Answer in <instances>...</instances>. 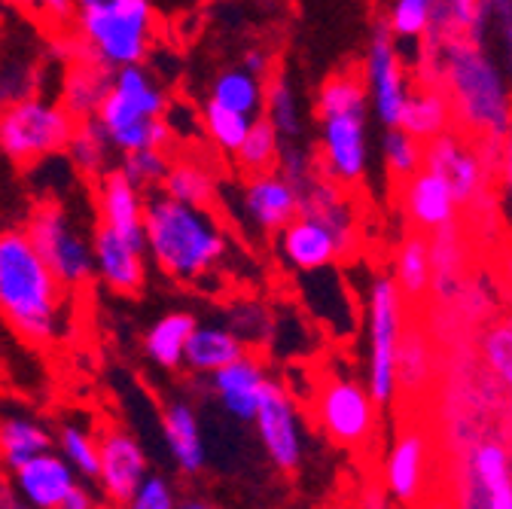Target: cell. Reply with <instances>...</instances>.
I'll return each mask as SVG.
<instances>
[{
    "instance_id": "18",
    "label": "cell",
    "mask_w": 512,
    "mask_h": 509,
    "mask_svg": "<svg viewBox=\"0 0 512 509\" xmlns=\"http://www.w3.org/2000/svg\"><path fill=\"white\" fill-rule=\"evenodd\" d=\"M98 208L101 223L110 226L116 235L132 241L135 247L147 250L144 241V196L141 189L122 174V168H107L98 177Z\"/></svg>"
},
{
    "instance_id": "21",
    "label": "cell",
    "mask_w": 512,
    "mask_h": 509,
    "mask_svg": "<svg viewBox=\"0 0 512 509\" xmlns=\"http://www.w3.org/2000/svg\"><path fill=\"white\" fill-rule=\"evenodd\" d=\"M278 250L290 269L296 272H324L339 260V244L333 232L311 217H293L278 232Z\"/></svg>"
},
{
    "instance_id": "5",
    "label": "cell",
    "mask_w": 512,
    "mask_h": 509,
    "mask_svg": "<svg viewBox=\"0 0 512 509\" xmlns=\"http://www.w3.org/2000/svg\"><path fill=\"white\" fill-rule=\"evenodd\" d=\"M77 34L83 40V58L98 61L107 71L141 65L153 34V10L147 0L83 7L77 10Z\"/></svg>"
},
{
    "instance_id": "8",
    "label": "cell",
    "mask_w": 512,
    "mask_h": 509,
    "mask_svg": "<svg viewBox=\"0 0 512 509\" xmlns=\"http://www.w3.org/2000/svg\"><path fill=\"white\" fill-rule=\"evenodd\" d=\"M77 119L37 95L0 110V153L16 165H34L68 147Z\"/></svg>"
},
{
    "instance_id": "25",
    "label": "cell",
    "mask_w": 512,
    "mask_h": 509,
    "mask_svg": "<svg viewBox=\"0 0 512 509\" xmlns=\"http://www.w3.org/2000/svg\"><path fill=\"white\" fill-rule=\"evenodd\" d=\"M74 482V467L52 452H40L22 467H16V485L25 494V500L37 509H58V503L74 488Z\"/></svg>"
},
{
    "instance_id": "6",
    "label": "cell",
    "mask_w": 512,
    "mask_h": 509,
    "mask_svg": "<svg viewBox=\"0 0 512 509\" xmlns=\"http://www.w3.org/2000/svg\"><path fill=\"white\" fill-rule=\"evenodd\" d=\"M500 141H476L458 129L424 144V168L452 186L458 208H494V165Z\"/></svg>"
},
{
    "instance_id": "17",
    "label": "cell",
    "mask_w": 512,
    "mask_h": 509,
    "mask_svg": "<svg viewBox=\"0 0 512 509\" xmlns=\"http://www.w3.org/2000/svg\"><path fill=\"white\" fill-rule=\"evenodd\" d=\"M241 208L256 229L272 235L281 232L299 214V196L278 171H263L250 174V180L244 183Z\"/></svg>"
},
{
    "instance_id": "55",
    "label": "cell",
    "mask_w": 512,
    "mask_h": 509,
    "mask_svg": "<svg viewBox=\"0 0 512 509\" xmlns=\"http://www.w3.org/2000/svg\"><path fill=\"white\" fill-rule=\"evenodd\" d=\"M366 509H391V503L384 500L381 494H369V500H366Z\"/></svg>"
},
{
    "instance_id": "13",
    "label": "cell",
    "mask_w": 512,
    "mask_h": 509,
    "mask_svg": "<svg viewBox=\"0 0 512 509\" xmlns=\"http://www.w3.org/2000/svg\"><path fill=\"white\" fill-rule=\"evenodd\" d=\"M260 433V442L269 455V461L284 470L293 473L302 464V424H299V412L290 400V394L278 385V381H266L260 406H256V415L250 421Z\"/></svg>"
},
{
    "instance_id": "37",
    "label": "cell",
    "mask_w": 512,
    "mask_h": 509,
    "mask_svg": "<svg viewBox=\"0 0 512 509\" xmlns=\"http://www.w3.org/2000/svg\"><path fill=\"white\" fill-rule=\"evenodd\" d=\"M381 156H384V168H388V174L394 180H406L418 168H424V144L418 138H412L406 129H400V125L384 129Z\"/></svg>"
},
{
    "instance_id": "54",
    "label": "cell",
    "mask_w": 512,
    "mask_h": 509,
    "mask_svg": "<svg viewBox=\"0 0 512 509\" xmlns=\"http://www.w3.org/2000/svg\"><path fill=\"white\" fill-rule=\"evenodd\" d=\"M7 4L22 10V13H37L40 10V0H7Z\"/></svg>"
},
{
    "instance_id": "28",
    "label": "cell",
    "mask_w": 512,
    "mask_h": 509,
    "mask_svg": "<svg viewBox=\"0 0 512 509\" xmlns=\"http://www.w3.org/2000/svg\"><path fill=\"white\" fill-rule=\"evenodd\" d=\"M110 80L113 71H107L98 61L89 58L74 61V65H68V74H64L61 83V107L74 119H92L110 92Z\"/></svg>"
},
{
    "instance_id": "32",
    "label": "cell",
    "mask_w": 512,
    "mask_h": 509,
    "mask_svg": "<svg viewBox=\"0 0 512 509\" xmlns=\"http://www.w3.org/2000/svg\"><path fill=\"white\" fill-rule=\"evenodd\" d=\"M68 156H71V165L83 174V177H101L107 171V162H110V141L104 135V129L98 125V119H77L74 132H71V141H68Z\"/></svg>"
},
{
    "instance_id": "53",
    "label": "cell",
    "mask_w": 512,
    "mask_h": 509,
    "mask_svg": "<svg viewBox=\"0 0 512 509\" xmlns=\"http://www.w3.org/2000/svg\"><path fill=\"white\" fill-rule=\"evenodd\" d=\"M500 272H503V278H506L509 287H512V238L506 241V247H503V253H500Z\"/></svg>"
},
{
    "instance_id": "20",
    "label": "cell",
    "mask_w": 512,
    "mask_h": 509,
    "mask_svg": "<svg viewBox=\"0 0 512 509\" xmlns=\"http://www.w3.org/2000/svg\"><path fill=\"white\" fill-rule=\"evenodd\" d=\"M147 476V458L128 433H107L98 442V479L110 500L125 503Z\"/></svg>"
},
{
    "instance_id": "56",
    "label": "cell",
    "mask_w": 512,
    "mask_h": 509,
    "mask_svg": "<svg viewBox=\"0 0 512 509\" xmlns=\"http://www.w3.org/2000/svg\"><path fill=\"white\" fill-rule=\"evenodd\" d=\"M101 4H113V0H74L77 10H83V7H101Z\"/></svg>"
},
{
    "instance_id": "10",
    "label": "cell",
    "mask_w": 512,
    "mask_h": 509,
    "mask_svg": "<svg viewBox=\"0 0 512 509\" xmlns=\"http://www.w3.org/2000/svg\"><path fill=\"white\" fill-rule=\"evenodd\" d=\"M363 86H366L369 107L384 129L400 125V113H403V104H406V95L412 86H409V77L403 68L397 37L391 34L388 25H384V19H378V25L372 28L369 46H366Z\"/></svg>"
},
{
    "instance_id": "46",
    "label": "cell",
    "mask_w": 512,
    "mask_h": 509,
    "mask_svg": "<svg viewBox=\"0 0 512 509\" xmlns=\"http://www.w3.org/2000/svg\"><path fill=\"white\" fill-rule=\"evenodd\" d=\"M494 186H497V199H500V208L512 226V119L506 125V132L500 138V147H497V165H494Z\"/></svg>"
},
{
    "instance_id": "2",
    "label": "cell",
    "mask_w": 512,
    "mask_h": 509,
    "mask_svg": "<svg viewBox=\"0 0 512 509\" xmlns=\"http://www.w3.org/2000/svg\"><path fill=\"white\" fill-rule=\"evenodd\" d=\"M64 287L49 272L25 229L0 232V314L31 339L52 342L61 333Z\"/></svg>"
},
{
    "instance_id": "45",
    "label": "cell",
    "mask_w": 512,
    "mask_h": 509,
    "mask_svg": "<svg viewBox=\"0 0 512 509\" xmlns=\"http://www.w3.org/2000/svg\"><path fill=\"white\" fill-rule=\"evenodd\" d=\"M125 503H128V509H177L174 488L156 473H147L144 482L132 491V497Z\"/></svg>"
},
{
    "instance_id": "11",
    "label": "cell",
    "mask_w": 512,
    "mask_h": 509,
    "mask_svg": "<svg viewBox=\"0 0 512 509\" xmlns=\"http://www.w3.org/2000/svg\"><path fill=\"white\" fill-rule=\"evenodd\" d=\"M317 165L339 186H357L369 168L366 110H342L320 116Z\"/></svg>"
},
{
    "instance_id": "14",
    "label": "cell",
    "mask_w": 512,
    "mask_h": 509,
    "mask_svg": "<svg viewBox=\"0 0 512 509\" xmlns=\"http://www.w3.org/2000/svg\"><path fill=\"white\" fill-rule=\"evenodd\" d=\"M400 208L421 235H436L455 226L461 214L452 186L430 168H418L412 177L400 180Z\"/></svg>"
},
{
    "instance_id": "38",
    "label": "cell",
    "mask_w": 512,
    "mask_h": 509,
    "mask_svg": "<svg viewBox=\"0 0 512 509\" xmlns=\"http://www.w3.org/2000/svg\"><path fill=\"white\" fill-rule=\"evenodd\" d=\"M202 122H205V132L208 138L217 144V150L235 156V150L241 147V141L247 138V129L253 116L247 113H238V110H229L217 101H208L205 110H202Z\"/></svg>"
},
{
    "instance_id": "30",
    "label": "cell",
    "mask_w": 512,
    "mask_h": 509,
    "mask_svg": "<svg viewBox=\"0 0 512 509\" xmlns=\"http://www.w3.org/2000/svg\"><path fill=\"white\" fill-rule=\"evenodd\" d=\"M196 330V317L186 311H171L153 324V330L144 339V351L153 363L162 369H177L183 363V351L189 342V333Z\"/></svg>"
},
{
    "instance_id": "24",
    "label": "cell",
    "mask_w": 512,
    "mask_h": 509,
    "mask_svg": "<svg viewBox=\"0 0 512 509\" xmlns=\"http://www.w3.org/2000/svg\"><path fill=\"white\" fill-rule=\"evenodd\" d=\"M512 19V0H433L430 34H461L485 40L488 22Z\"/></svg>"
},
{
    "instance_id": "7",
    "label": "cell",
    "mask_w": 512,
    "mask_h": 509,
    "mask_svg": "<svg viewBox=\"0 0 512 509\" xmlns=\"http://www.w3.org/2000/svg\"><path fill=\"white\" fill-rule=\"evenodd\" d=\"M406 296L391 275H378L369 287V397L378 406H391L397 388V351L406 333Z\"/></svg>"
},
{
    "instance_id": "19",
    "label": "cell",
    "mask_w": 512,
    "mask_h": 509,
    "mask_svg": "<svg viewBox=\"0 0 512 509\" xmlns=\"http://www.w3.org/2000/svg\"><path fill=\"white\" fill-rule=\"evenodd\" d=\"M92 253H95V272L101 281L116 293H138L144 287L147 269H144V250L116 235L110 226H98L92 235Z\"/></svg>"
},
{
    "instance_id": "12",
    "label": "cell",
    "mask_w": 512,
    "mask_h": 509,
    "mask_svg": "<svg viewBox=\"0 0 512 509\" xmlns=\"http://www.w3.org/2000/svg\"><path fill=\"white\" fill-rule=\"evenodd\" d=\"M317 418L327 436L348 449H357L372 436L378 403L369 397V391L351 378H330L324 391L317 397Z\"/></svg>"
},
{
    "instance_id": "40",
    "label": "cell",
    "mask_w": 512,
    "mask_h": 509,
    "mask_svg": "<svg viewBox=\"0 0 512 509\" xmlns=\"http://www.w3.org/2000/svg\"><path fill=\"white\" fill-rule=\"evenodd\" d=\"M263 107H266V119L272 122V129L281 135V141H296L302 132V110L296 101V92L290 89L287 80H275L266 92H263Z\"/></svg>"
},
{
    "instance_id": "29",
    "label": "cell",
    "mask_w": 512,
    "mask_h": 509,
    "mask_svg": "<svg viewBox=\"0 0 512 509\" xmlns=\"http://www.w3.org/2000/svg\"><path fill=\"white\" fill-rule=\"evenodd\" d=\"M244 354V342L226 330V327H199L189 333L183 363L196 372V375H214L226 363L238 360Z\"/></svg>"
},
{
    "instance_id": "48",
    "label": "cell",
    "mask_w": 512,
    "mask_h": 509,
    "mask_svg": "<svg viewBox=\"0 0 512 509\" xmlns=\"http://www.w3.org/2000/svg\"><path fill=\"white\" fill-rule=\"evenodd\" d=\"M49 52H52L58 61H64V65H74V61L83 58V40H80V34H64V31H61V34L52 37Z\"/></svg>"
},
{
    "instance_id": "3",
    "label": "cell",
    "mask_w": 512,
    "mask_h": 509,
    "mask_svg": "<svg viewBox=\"0 0 512 509\" xmlns=\"http://www.w3.org/2000/svg\"><path fill=\"white\" fill-rule=\"evenodd\" d=\"M144 241L153 263L180 281L202 278L229 250L226 232L208 208L177 202L168 193L144 202Z\"/></svg>"
},
{
    "instance_id": "31",
    "label": "cell",
    "mask_w": 512,
    "mask_h": 509,
    "mask_svg": "<svg viewBox=\"0 0 512 509\" xmlns=\"http://www.w3.org/2000/svg\"><path fill=\"white\" fill-rule=\"evenodd\" d=\"M430 238L427 235H409L397 247V266H394V281L406 299H418L430 290L433 284V257H430Z\"/></svg>"
},
{
    "instance_id": "42",
    "label": "cell",
    "mask_w": 512,
    "mask_h": 509,
    "mask_svg": "<svg viewBox=\"0 0 512 509\" xmlns=\"http://www.w3.org/2000/svg\"><path fill=\"white\" fill-rule=\"evenodd\" d=\"M171 159L165 156V150L159 147H147V150H132L122 153V174L132 180L138 189H153L162 186L165 174H168Z\"/></svg>"
},
{
    "instance_id": "27",
    "label": "cell",
    "mask_w": 512,
    "mask_h": 509,
    "mask_svg": "<svg viewBox=\"0 0 512 509\" xmlns=\"http://www.w3.org/2000/svg\"><path fill=\"white\" fill-rule=\"evenodd\" d=\"M162 430H165V442H168V452H171L174 464L183 473H199L208 461V452H205V436H202L196 409L183 400L171 403L165 409Z\"/></svg>"
},
{
    "instance_id": "22",
    "label": "cell",
    "mask_w": 512,
    "mask_h": 509,
    "mask_svg": "<svg viewBox=\"0 0 512 509\" xmlns=\"http://www.w3.org/2000/svg\"><path fill=\"white\" fill-rule=\"evenodd\" d=\"M266 372H263V363L250 357L247 351L226 363L223 369H217L211 375V385H214V394L217 400L223 403V409L241 421V424H250L253 415H256V406H260V397H263V388H266Z\"/></svg>"
},
{
    "instance_id": "26",
    "label": "cell",
    "mask_w": 512,
    "mask_h": 509,
    "mask_svg": "<svg viewBox=\"0 0 512 509\" xmlns=\"http://www.w3.org/2000/svg\"><path fill=\"white\" fill-rule=\"evenodd\" d=\"M400 129H406L421 144L452 132L455 113L448 98L442 95V89H436L433 83H418L415 89H409L403 113H400Z\"/></svg>"
},
{
    "instance_id": "51",
    "label": "cell",
    "mask_w": 512,
    "mask_h": 509,
    "mask_svg": "<svg viewBox=\"0 0 512 509\" xmlns=\"http://www.w3.org/2000/svg\"><path fill=\"white\" fill-rule=\"evenodd\" d=\"M244 71H250L253 77H266L269 74V68H272V61H269V55L266 52H260V49H253V52H247L244 55V65H241Z\"/></svg>"
},
{
    "instance_id": "23",
    "label": "cell",
    "mask_w": 512,
    "mask_h": 509,
    "mask_svg": "<svg viewBox=\"0 0 512 509\" xmlns=\"http://www.w3.org/2000/svg\"><path fill=\"white\" fill-rule=\"evenodd\" d=\"M384 476V491L397 503H418L424 494L427 482V436L412 430L403 433L394 445L381 467Z\"/></svg>"
},
{
    "instance_id": "47",
    "label": "cell",
    "mask_w": 512,
    "mask_h": 509,
    "mask_svg": "<svg viewBox=\"0 0 512 509\" xmlns=\"http://www.w3.org/2000/svg\"><path fill=\"white\" fill-rule=\"evenodd\" d=\"M34 86H37V77L28 65H4L0 68V110L31 98Z\"/></svg>"
},
{
    "instance_id": "57",
    "label": "cell",
    "mask_w": 512,
    "mask_h": 509,
    "mask_svg": "<svg viewBox=\"0 0 512 509\" xmlns=\"http://www.w3.org/2000/svg\"><path fill=\"white\" fill-rule=\"evenodd\" d=\"M177 509H211L208 503H202V500H186V503H180Z\"/></svg>"
},
{
    "instance_id": "43",
    "label": "cell",
    "mask_w": 512,
    "mask_h": 509,
    "mask_svg": "<svg viewBox=\"0 0 512 509\" xmlns=\"http://www.w3.org/2000/svg\"><path fill=\"white\" fill-rule=\"evenodd\" d=\"M61 452H64V461L74 467V473L89 476V479L98 476V442L83 427L68 424L61 430Z\"/></svg>"
},
{
    "instance_id": "4",
    "label": "cell",
    "mask_w": 512,
    "mask_h": 509,
    "mask_svg": "<svg viewBox=\"0 0 512 509\" xmlns=\"http://www.w3.org/2000/svg\"><path fill=\"white\" fill-rule=\"evenodd\" d=\"M168 101L165 92L141 65H125L113 71L110 92L101 101L95 119L104 129L107 141L119 153L171 144V125L162 119Z\"/></svg>"
},
{
    "instance_id": "9",
    "label": "cell",
    "mask_w": 512,
    "mask_h": 509,
    "mask_svg": "<svg viewBox=\"0 0 512 509\" xmlns=\"http://www.w3.org/2000/svg\"><path fill=\"white\" fill-rule=\"evenodd\" d=\"M25 235L31 238V244L37 247V253L49 266V272L58 278L61 287H86L98 275L92 241H86L74 229V223L68 214H64V208L40 205L31 214Z\"/></svg>"
},
{
    "instance_id": "39",
    "label": "cell",
    "mask_w": 512,
    "mask_h": 509,
    "mask_svg": "<svg viewBox=\"0 0 512 509\" xmlns=\"http://www.w3.org/2000/svg\"><path fill=\"white\" fill-rule=\"evenodd\" d=\"M479 354H482L488 372L512 394V317H500V321H494L482 333Z\"/></svg>"
},
{
    "instance_id": "34",
    "label": "cell",
    "mask_w": 512,
    "mask_h": 509,
    "mask_svg": "<svg viewBox=\"0 0 512 509\" xmlns=\"http://www.w3.org/2000/svg\"><path fill=\"white\" fill-rule=\"evenodd\" d=\"M281 135L272 129V122L266 116L250 122L247 138L241 141V147L235 150L238 168L247 174H263V171H275L278 168V156H281Z\"/></svg>"
},
{
    "instance_id": "50",
    "label": "cell",
    "mask_w": 512,
    "mask_h": 509,
    "mask_svg": "<svg viewBox=\"0 0 512 509\" xmlns=\"http://www.w3.org/2000/svg\"><path fill=\"white\" fill-rule=\"evenodd\" d=\"M58 509H95V500H92V494L83 485L74 482V488L64 494V500L58 503Z\"/></svg>"
},
{
    "instance_id": "33",
    "label": "cell",
    "mask_w": 512,
    "mask_h": 509,
    "mask_svg": "<svg viewBox=\"0 0 512 509\" xmlns=\"http://www.w3.org/2000/svg\"><path fill=\"white\" fill-rule=\"evenodd\" d=\"M162 193H168L171 199L186 202V205L208 208L217 196V183L205 165L192 162V159H180V162L168 165V174L162 180Z\"/></svg>"
},
{
    "instance_id": "49",
    "label": "cell",
    "mask_w": 512,
    "mask_h": 509,
    "mask_svg": "<svg viewBox=\"0 0 512 509\" xmlns=\"http://www.w3.org/2000/svg\"><path fill=\"white\" fill-rule=\"evenodd\" d=\"M74 10V0H40V13L55 25H68L74 19Z\"/></svg>"
},
{
    "instance_id": "15",
    "label": "cell",
    "mask_w": 512,
    "mask_h": 509,
    "mask_svg": "<svg viewBox=\"0 0 512 509\" xmlns=\"http://www.w3.org/2000/svg\"><path fill=\"white\" fill-rule=\"evenodd\" d=\"M464 509H512V455L500 439H485L470 452Z\"/></svg>"
},
{
    "instance_id": "36",
    "label": "cell",
    "mask_w": 512,
    "mask_h": 509,
    "mask_svg": "<svg viewBox=\"0 0 512 509\" xmlns=\"http://www.w3.org/2000/svg\"><path fill=\"white\" fill-rule=\"evenodd\" d=\"M263 83L260 77H253L250 71L244 68H229L223 71L217 80H214V89H211V101L229 107V110H238V113H247V116H256V110L263 107Z\"/></svg>"
},
{
    "instance_id": "52",
    "label": "cell",
    "mask_w": 512,
    "mask_h": 509,
    "mask_svg": "<svg viewBox=\"0 0 512 509\" xmlns=\"http://www.w3.org/2000/svg\"><path fill=\"white\" fill-rule=\"evenodd\" d=\"M500 40H503V61H506V77L512 80V19L500 25Z\"/></svg>"
},
{
    "instance_id": "1",
    "label": "cell",
    "mask_w": 512,
    "mask_h": 509,
    "mask_svg": "<svg viewBox=\"0 0 512 509\" xmlns=\"http://www.w3.org/2000/svg\"><path fill=\"white\" fill-rule=\"evenodd\" d=\"M424 77L452 104L455 129L476 141H500L512 119V83L485 40L461 34H427Z\"/></svg>"
},
{
    "instance_id": "41",
    "label": "cell",
    "mask_w": 512,
    "mask_h": 509,
    "mask_svg": "<svg viewBox=\"0 0 512 509\" xmlns=\"http://www.w3.org/2000/svg\"><path fill=\"white\" fill-rule=\"evenodd\" d=\"M384 25L397 40H424L433 28V0H391Z\"/></svg>"
},
{
    "instance_id": "16",
    "label": "cell",
    "mask_w": 512,
    "mask_h": 509,
    "mask_svg": "<svg viewBox=\"0 0 512 509\" xmlns=\"http://www.w3.org/2000/svg\"><path fill=\"white\" fill-rule=\"evenodd\" d=\"M296 196H299V217H311L317 223H324L339 244V257L354 253L357 217L345 196V186H339L336 180H330L324 171H320L305 186L296 189Z\"/></svg>"
},
{
    "instance_id": "44",
    "label": "cell",
    "mask_w": 512,
    "mask_h": 509,
    "mask_svg": "<svg viewBox=\"0 0 512 509\" xmlns=\"http://www.w3.org/2000/svg\"><path fill=\"white\" fill-rule=\"evenodd\" d=\"M293 189L305 186L314 174H320V165H317V153L299 147V144H281V156H278V168H275Z\"/></svg>"
},
{
    "instance_id": "35",
    "label": "cell",
    "mask_w": 512,
    "mask_h": 509,
    "mask_svg": "<svg viewBox=\"0 0 512 509\" xmlns=\"http://www.w3.org/2000/svg\"><path fill=\"white\" fill-rule=\"evenodd\" d=\"M52 436L28 418H10L0 424V452H4L7 467H22L25 461H31L40 452H49Z\"/></svg>"
}]
</instances>
